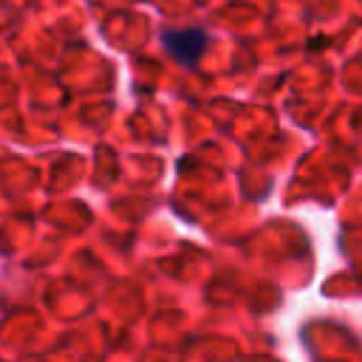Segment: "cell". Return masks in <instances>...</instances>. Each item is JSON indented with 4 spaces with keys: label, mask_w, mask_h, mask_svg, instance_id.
I'll return each instance as SVG.
<instances>
[{
    "label": "cell",
    "mask_w": 362,
    "mask_h": 362,
    "mask_svg": "<svg viewBox=\"0 0 362 362\" xmlns=\"http://www.w3.org/2000/svg\"><path fill=\"white\" fill-rule=\"evenodd\" d=\"M161 42H164V48L170 51L173 59L192 68L204 54L206 34L201 28H167V31H161Z\"/></svg>",
    "instance_id": "obj_1"
}]
</instances>
